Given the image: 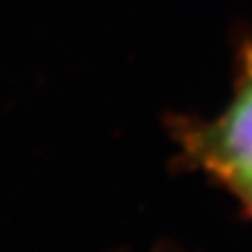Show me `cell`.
<instances>
[{"label":"cell","mask_w":252,"mask_h":252,"mask_svg":"<svg viewBox=\"0 0 252 252\" xmlns=\"http://www.w3.org/2000/svg\"><path fill=\"white\" fill-rule=\"evenodd\" d=\"M191 152L231 185L252 210V44L242 53V74L231 105L219 120L189 132Z\"/></svg>","instance_id":"obj_1"}]
</instances>
